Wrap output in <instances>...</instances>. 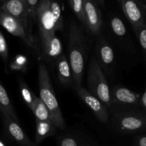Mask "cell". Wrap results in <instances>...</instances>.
Instances as JSON below:
<instances>
[{"mask_svg": "<svg viewBox=\"0 0 146 146\" xmlns=\"http://www.w3.org/2000/svg\"><path fill=\"white\" fill-rule=\"evenodd\" d=\"M133 30L139 41L140 46L146 60V23L141 24Z\"/></svg>", "mask_w": 146, "mask_h": 146, "instance_id": "cell-25", "label": "cell"}, {"mask_svg": "<svg viewBox=\"0 0 146 146\" xmlns=\"http://www.w3.org/2000/svg\"><path fill=\"white\" fill-rule=\"evenodd\" d=\"M50 6H51V12L54 17L55 31H61L64 28V21H63L62 11H61V7L56 0H51Z\"/></svg>", "mask_w": 146, "mask_h": 146, "instance_id": "cell-21", "label": "cell"}, {"mask_svg": "<svg viewBox=\"0 0 146 146\" xmlns=\"http://www.w3.org/2000/svg\"><path fill=\"white\" fill-rule=\"evenodd\" d=\"M1 10L15 17L31 31V27L26 0H5L1 5Z\"/></svg>", "mask_w": 146, "mask_h": 146, "instance_id": "cell-13", "label": "cell"}, {"mask_svg": "<svg viewBox=\"0 0 146 146\" xmlns=\"http://www.w3.org/2000/svg\"><path fill=\"white\" fill-rule=\"evenodd\" d=\"M38 74L39 98L48 108L51 121L54 126L58 129L64 130L66 128L65 121L53 88L49 74L44 64H40Z\"/></svg>", "mask_w": 146, "mask_h": 146, "instance_id": "cell-2", "label": "cell"}, {"mask_svg": "<svg viewBox=\"0 0 146 146\" xmlns=\"http://www.w3.org/2000/svg\"><path fill=\"white\" fill-rule=\"evenodd\" d=\"M3 4V1L2 0H0V11H1V5Z\"/></svg>", "mask_w": 146, "mask_h": 146, "instance_id": "cell-31", "label": "cell"}, {"mask_svg": "<svg viewBox=\"0 0 146 146\" xmlns=\"http://www.w3.org/2000/svg\"><path fill=\"white\" fill-rule=\"evenodd\" d=\"M55 64L56 66L57 76L60 84L65 87H72V73L68 58L62 54L56 60Z\"/></svg>", "mask_w": 146, "mask_h": 146, "instance_id": "cell-16", "label": "cell"}, {"mask_svg": "<svg viewBox=\"0 0 146 146\" xmlns=\"http://www.w3.org/2000/svg\"><path fill=\"white\" fill-rule=\"evenodd\" d=\"M113 128L121 134H133L146 131V113L139 109L111 111Z\"/></svg>", "mask_w": 146, "mask_h": 146, "instance_id": "cell-3", "label": "cell"}, {"mask_svg": "<svg viewBox=\"0 0 146 146\" xmlns=\"http://www.w3.org/2000/svg\"><path fill=\"white\" fill-rule=\"evenodd\" d=\"M0 56H1V59L3 60L4 64H7L9 57L8 46H7L5 38H4L2 33L1 32V31H0Z\"/></svg>", "mask_w": 146, "mask_h": 146, "instance_id": "cell-27", "label": "cell"}, {"mask_svg": "<svg viewBox=\"0 0 146 146\" xmlns=\"http://www.w3.org/2000/svg\"><path fill=\"white\" fill-rule=\"evenodd\" d=\"M145 1H146V0H145Z\"/></svg>", "mask_w": 146, "mask_h": 146, "instance_id": "cell-33", "label": "cell"}, {"mask_svg": "<svg viewBox=\"0 0 146 146\" xmlns=\"http://www.w3.org/2000/svg\"><path fill=\"white\" fill-rule=\"evenodd\" d=\"M28 7L29 19L31 27L36 21V13L37 7H38V0H26Z\"/></svg>", "mask_w": 146, "mask_h": 146, "instance_id": "cell-26", "label": "cell"}, {"mask_svg": "<svg viewBox=\"0 0 146 146\" xmlns=\"http://www.w3.org/2000/svg\"><path fill=\"white\" fill-rule=\"evenodd\" d=\"M56 129L51 121L36 120V135L34 143L38 145L46 138L55 135Z\"/></svg>", "mask_w": 146, "mask_h": 146, "instance_id": "cell-17", "label": "cell"}, {"mask_svg": "<svg viewBox=\"0 0 146 146\" xmlns=\"http://www.w3.org/2000/svg\"><path fill=\"white\" fill-rule=\"evenodd\" d=\"M50 1L51 0H39L36 13V21L38 24L41 42L40 49L44 48L50 38L56 35Z\"/></svg>", "mask_w": 146, "mask_h": 146, "instance_id": "cell-5", "label": "cell"}, {"mask_svg": "<svg viewBox=\"0 0 146 146\" xmlns=\"http://www.w3.org/2000/svg\"><path fill=\"white\" fill-rule=\"evenodd\" d=\"M140 104L141 107L144 110L146 113V88L144 91L143 94L141 96V100H140Z\"/></svg>", "mask_w": 146, "mask_h": 146, "instance_id": "cell-29", "label": "cell"}, {"mask_svg": "<svg viewBox=\"0 0 146 146\" xmlns=\"http://www.w3.org/2000/svg\"><path fill=\"white\" fill-rule=\"evenodd\" d=\"M88 91L100 100L108 110L111 108V90L104 71L100 67L95 56L90 61L88 70Z\"/></svg>", "mask_w": 146, "mask_h": 146, "instance_id": "cell-4", "label": "cell"}, {"mask_svg": "<svg viewBox=\"0 0 146 146\" xmlns=\"http://www.w3.org/2000/svg\"><path fill=\"white\" fill-rule=\"evenodd\" d=\"M2 1H3V2H4V1H5V0H2Z\"/></svg>", "mask_w": 146, "mask_h": 146, "instance_id": "cell-32", "label": "cell"}, {"mask_svg": "<svg viewBox=\"0 0 146 146\" xmlns=\"http://www.w3.org/2000/svg\"><path fill=\"white\" fill-rule=\"evenodd\" d=\"M133 146H146V135H139L137 137Z\"/></svg>", "mask_w": 146, "mask_h": 146, "instance_id": "cell-28", "label": "cell"}, {"mask_svg": "<svg viewBox=\"0 0 146 146\" xmlns=\"http://www.w3.org/2000/svg\"><path fill=\"white\" fill-rule=\"evenodd\" d=\"M28 60L27 57L23 55H18L13 59L10 64V69L12 71H18L26 72L27 69Z\"/></svg>", "mask_w": 146, "mask_h": 146, "instance_id": "cell-24", "label": "cell"}, {"mask_svg": "<svg viewBox=\"0 0 146 146\" xmlns=\"http://www.w3.org/2000/svg\"><path fill=\"white\" fill-rule=\"evenodd\" d=\"M73 88L100 122L107 123L109 121L110 114L108 109L98 98L92 95L88 90L82 87V86Z\"/></svg>", "mask_w": 146, "mask_h": 146, "instance_id": "cell-10", "label": "cell"}, {"mask_svg": "<svg viewBox=\"0 0 146 146\" xmlns=\"http://www.w3.org/2000/svg\"><path fill=\"white\" fill-rule=\"evenodd\" d=\"M87 51L88 43L84 29L72 21L70 24L68 43V60L72 73V88L82 85Z\"/></svg>", "mask_w": 146, "mask_h": 146, "instance_id": "cell-1", "label": "cell"}, {"mask_svg": "<svg viewBox=\"0 0 146 146\" xmlns=\"http://www.w3.org/2000/svg\"><path fill=\"white\" fill-rule=\"evenodd\" d=\"M71 10L74 13L80 22L84 24V0H68Z\"/></svg>", "mask_w": 146, "mask_h": 146, "instance_id": "cell-23", "label": "cell"}, {"mask_svg": "<svg viewBox=\"0 0 146 146\" xmlns=\"http://www.w3.org/2000/svg\"><path fill=\"white\" fill-rule=\"evenodd\" d=\"M84 24L88 33L97 37L101 34L102 14L96 0H84Z\"/></svg>", "mask_w": 146, "mask_h": 146, "instance_id": "cell-8", "label": "cell"}, {"mask_svg": "<svg viewBox=\"0 0 146 146\" xmlns=\"http://www.w3.org/2000/svg\"><path fill=\"white\" fill-rule=\"evenodd\" d=\"M19 88L20 94L22 97L23 101L26 104V105L31 109V106L34 103V98L36 96L34 92L31 91L29 87L23 80H19Z\"/></svg>", "mask_w": 146, "mask_h": 146, "instance_id": "cell-22", "label": "cell"}, {"mask_svg": "<svg viewBox=\"0 0 146 146\" xmlns=\"http://www.w3.org/2000/svg\"><path fill=\"white\" fill-rule=\"evenodd\" d=\"M118 1L133 29L146 23V6L141 0H118Z\"/></svg>", "mask_w": 146, "mask_h": 146, "instance_id": "cell-11", "label": "cell"}, {"mask_svg": "<svg viewBox=\"0 0 146 146\" xmlns=\"http://www.w3.org/2000/svg\"><path fill=\"white\" fill-rule=\"evenodd\" d=\"M31 110L35 115L36 120L41 121H51L49 111L39 96L35 97Z\"/></svg>", "mask_w": 146, "mask_h": 146, "instance_id": "cell-19", "label": "cell"}, {"mask_svg": "<svg viewBox=\"0 0 146 146\" xmlns=\"http://www.w3.org/2000/svg\"><path fill=\"white\" fill-rule=\"evenodd\" d=\"M96 38V58L104 74H110L115 62L114 50L102 34H100Z\"/></svg>", "mask_w": 146, "mask_h": 146, "instance_id": "cell-9", "label": "cell"}, {"mask_svg": "<svg viewBox=\"0 0 146 146\" xmlns=\"http://www.w3.org/2000/svg\"><path fill=\"white\" fill-rule=\"evenodd\" d=\"M141 95L128 89L126 87L116 85L111 90V111L138 109Z\"/></svg>", "mask_w": 146, "mask_h": 146, "instance_id": "cell-7", "label": "cell"}, {"mask_svg": "<svg viewBox=\"0 0 146 146\" xmlns=\"http://www.w3.org/2000/svg\"><path fill=\"white\" fill-rule=\"evenodd\" d=\"M0 111L1 114L9 115L16 121H19L18 117L11 104L8 94L1 83H0Z\"/></svg>", "mask_w": 146, "mask_h": 146, "instance_id": "cell-18", "label": "cell"}, {"mask_svg": "<svg viewBox=\"0 0 146 146\" xmlns=\"http://www.w3.org/2000/svg\"><path fill=\"white\" fill-rule=\"evenodd\" d=\"M110 27L114 35L118 38H123L127 35V29L120 17H112L110 19Z\"/></svg>", "mask_w": 146, "mask_h": 146, "instance_id": "cell-20", "label": "cell"}, {"mask_svg": "<svg viewBox=\"0 0 146 146\" xmlns=\"http://www.w3.org/2000/svg\"><path fill=\"white\" fill-rule=\"evenodd\" d=\"M63 52V45L56 35L49 39L45 46L41 49V56L49 64L56 63Z\"/></svg>", "mask_w": 146, "mask_h": 146, "instance_id": "cell-14", "label": "cell"}, {"mask_svg": "<svg viewBox=\"0 0 146 146\" xmlns=\"http://www.w3.org/2000/svg\"><path fill=\"white\" fill-rule=\"evenodd\" d=\"M1 115L6 131L15 143L19 146H38L29 138L18 121L6 114H1Z\"/></svg>", "mask_w": 146, "mask_h": 146, "instance_id": "cell-12", "label": "cell"}, {"mask_svg": "<svg viewBox=\"0 0 146 146\" xmlns=\"http://www.w3.org/2000/svg\"><path fill=\"white\" fill-rule=\"evenodd\" d=\"M96 1L98 3V5L102 7H104V6H105V0H96Z\"/></svg>", "mask_w": 146, "mask_h": 146, "instance_id": "cell-30", "label": "cell"}, {"mask_svg": "<svg viewBox=\"0 0 146 146\" xmlns=\"http://www.w3.org/2000/svg\"><path fill=\"white\" fill-rule=\"evenodd\" d=\"M0 25L4 27L11 35L22 40L28 46L34 49L38 55L41 56L40 46L37 44L35 37L22 23L10 14L0 11Z\"/></svg>", "mask_w": 146, "mask_h": 146, "instance_id": "cell-6", "label": "cell"}, {"mask_svg": "<svg viewBox=\"0 0 146 146\" xmlns=\"http://www.w3.org/2000/svg\"><path fill=\"white\" fill-rule=\"evenodd\" d=\"M58 146H97L88 137L78 133L61 134L58 138Z\"/></svg>", "mask_w": 146, "mask_h": 146, "instance_id": "cell-15", "label": "cell"}]
</instances>
